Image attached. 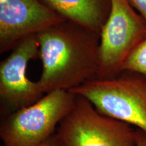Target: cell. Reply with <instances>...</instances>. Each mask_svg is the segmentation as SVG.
<instances>
[{
    "label": "cell",
    "mask_w": 146,
    "mask_h": 146,
    "mask_svg": "<svg viewBox=\"0 0 146 146\" xmlns=\"http://www.w3.org/2000/svg\"><path fill=\"white\" fill-rule=\"evenodd\" d=\"M42 72L38 83L44 94L70 89L97 78L100 34L68 21L36 35Z\"/></svg>",
    "instance_id": "obj_1"
},
{
    "label": "cell",
    "mask_w": 146,
    "mask_h": 146,
    "mask_svg": "<svg viewBox=\"0 0 146 146\" xmlns=\"http://www.w3.org/2000/svg\"><path fill=\"white\" fill-rule=\"evenodd\" d=\"M76 95L57 89L47 93L35 103L2 116L0 138L4 146H36L56 132L70 112Z\"/></svg>",
    "instance_id": "obj_2"
},
{
    "label": "cell",
    "mask_w": 146,
    "mask_h": 146,
    "mask_svg": "<svg viewBox=\"0 0 146 146\" xmlns=\"http://www.w3.org/2000/svg\"><path fill=\"white\" fill-rule=\"evenodd\" d=\"M70 91L86 98L102 114L146 134V78L142 76L96 78Z\"/></svg>",
    "instance_id": "obj_3"
},
{
    "label": "cell",
    "mask_w": 146,
    "mask_h": 146,
    "mask_svg": "<svg viewBox=\"0 0 146 146\" xmlns=\"http://www.w3.org/2000/svg\"><path fill=\"white\" fill-rule=\"evenodd\" d=\"M75 104L56 130L63 146H137L131 125L104 115L86 98Z\"/></svg>",
    "instance_id": "obj_4"
},
{
    "label": "cell",
    "mask_w": 146,
    "mask_h": 146,
    "mask_svg": "<svg viewBox=\"0 0 146 146\" xmlns=\"http://www.w3.org/2000/svg\"><path fill=\"white\" fill-rule=\"evenodd\" d=\"M111 10L101 32L98 78H111L133 49L146 37V21L127 0H111Z\"/></svg>",
    "instance_id": "obj_5"
},
{
    "label": "cell",
    "mask_w": 146,
    "mask_h": 146,
    "mask_svg": "<svg viewBox=\"0 0 146 146\" xmlns=\"http://www.w3.org/2000/svg\"><path fill=\"white\" fill-rule=\"evenodd\" d=\"M39 58L36 35L20 42L0 63V104L1 116L35 103L44 96L38 82L27 76V65Z\"/></svg>",
    "instance_id": "obj_6"
},
{
    "label": "cell",
    "mask_w": 146,
    "mask_h": 146,
    "mask_svg": "<svg viewBox=\"0 0 146 146\" xmlns=\"http://www.w3.org/2000/svg\"><path fill=\"white\" fill-rule=\"evenodd\" d=\"M64 21L43 0H0V53Z\"/></svg>",
    "instance_id": "obj_7"
},
{
    "label": "cell",
    "mask_w": 146,
    "mask_h": 146,
    "mask_svg": "<svg viewBox=\"0 0 146 146\" xmlns=\"http://www.w3.org/2000/svg\"><path fill=\"white\" fill-rule=\"evenodd\" d=\"M66 21L100 35L111 10V0H43Z\"/></svg>",
    "instance_id": "obj_8"
},
{
    "label": "cell",
    "mask_w": 146,
    "mask_h": 146,
    "mask_svg": "<svg viewBox=\"0 0 146 146\" xmlns=\"http://www.w3.org/2000/svg\"><path fill=\"white\" fill-rule=\"evenodd\" d=\"M124 72L136 73L146 78V37L133 49L124 61L120 73Z\"/></svg>",
    "instance_id": "obj_9"
},
{
    "label": "cell",
    "mask_w": 146,
    "mask_h": 146,
    "mask_svg": "<svg viewBox=\"0 0 146 146\" xmlns=\"http://www.w3.org/2000/svg\"><path fill=\"white\" fill-rule=\"evenodd\" d=\"M127 1L146 21V0H127Z\"/></svg>",
    "instance_id": "obj_10"
},
{
    "label": "cell",
    "mask_w": 146,
    "mask_h": 146,
    "mask_svg": "<svg viewBox=\"0 0 146 146\" xmlns=\"http://www.w3.org/2000/svg\"><path fill=\"white\" fill-rule=\"evenodd\" d=\"M36 146H63V144L60 141L57 133H55L52 136L47 139L45 141L42 142Z\"/></svg>",
    "instance_id": "obj_11"
},
{
    "label": "cell",
    "mask_w": 146,
    "mask_h": 146,
    "mask_svg": "<svg viewBox=\"0 0 146 146\" xmlns=\"http://www.w3.org/2000/svg\"><path fill=\"white\" fill-rule=\"evenodd\" d=\"M136 145L146 146V134L139 129L136 131Z\"/></svg>",
    "instance_id": "obj_12"
}]
</instances>
